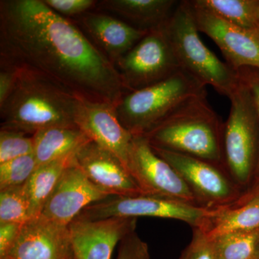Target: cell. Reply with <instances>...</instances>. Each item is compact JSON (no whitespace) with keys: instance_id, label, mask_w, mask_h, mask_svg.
<instances>
[{"instance_id":"cell-1","label":"cell","mask_w":259,"mask_h":259,"mask_svg":"<svg viewBox=\"0 0 259 259\" xmlns=\"http://www.w3.org/2000/svg\"><path fill=\"white\" fill-rule=\"evenodd\" d=\"M0 61L40 73L84 100L116 105L125 93L115 65L44 0L0 1Z\"/></svg>"},{"instance_id":"cell-2","label":"cell","mask_w":259,"mask_h":259,"mask_svg":"<svg viewBox=\"0 0 259 259\" xmlns=\"http://www.w3.org/2000/svg\"><path fill=\"white\" fill-rule=\"evenodd\" d=\"M16 83L0 106L1 129L33 136L53 127H77L81 98L36 71L19 68Z\"/></svg>"},{"instance_id":"cell-3","label":"cell","mask_w":259,"mask_h":259,"mask_svg":"<svg viewBox=\"0 0 259 259\" xmlns=\"http://www.w3.org/2000/svg\"><path fill=\"white\" fill-rule=\"evenodd\" d=\"M223 131L224 122L204 95L186 102L144 137L153 148L188 155L226 168Z\"/></svg>"},{"instance_id":"cell-4","label":"cell","mask_w":259,"mask_h":259,"mask_svg":"<svg viewBox=\"0 0 259 259\" xmlns=\"http://www.w3.org/2000/svg\"><path fill=\"white\" fill-rule=\"evenodd\" d=\"M207 95L206 86L183 70L151 86L127 92L115 105L121 124L144 136L186 102Z\"/></svg>"},{"instance_id":"cell-5","label":"cell","mask_w":259,"mask_h":259,"mask_svg":"<svg viewBox=\"0 0 259 259\" xmlns=\"http://www.w3.org/2000/svg\"><path fill=\"white\" fill-rule=\"evenodd\" d=\"M163 29L181 69L229 98L239 83L238 72L202 41L188 0L180 2Z\"/></svg>"},{"instance_id":"cell-6","label":"cell","mask_w":259,"mask_h":259,"mask_svg":"<svg viewBox=\"0 0 259 259\" xmlns=\"http://www.w3.org/2000/svg\"><path fill=\"white\" fill-rule=\"evenodd\" d=\"M229 99L231 110L223 131L225 166L231 178L245 192L254 179L258 161V113L249 88L240 77Z\"/></svg>"},{"instance_id":"cell-7","label":"cell","mask_w":259,"mask_h":259,"mask_svg":"<svg viewBox=\"0 0 259 259\" xmlns=\"http://www.w3.org/2000/svg\"><path fill=\"white\" fill-rule=\"evenodd\" d=\"M115 67L125 93L160 82L182 70L163 27L148 32Z\"/></svg>"},{"instance_id":"cell-8","label":"cell","mask_w":259,"mask_h":259,"mask_svg":"<svg viewBox=\"0 0 259 259\" xmlns=\"http://www.w3.org/2000/svg\"><path fill=\"white\" fill-rule=\"evenodd\" d=\"M212 212L207 207L163 197L110 196L90 204L76 218L88 221L110 218H166L183 221L192 228H202Z\"/></svg>"},{"instance_id":"cell-9","label":"cell","mask_w":259,"mask_h":259,"mask_svg":"<svg viewBox=\"0 0 259 259\" xmlns=\"http://www.w3.org/2000/svg\"><path fill=\"white\" fill-rule=\"evenodd\" d=\"M152 148L183 179L201 207L226 208L244 192L223 167L188 155Z\"/></svg>"},{"instance_id":"cell-10","label":"cell","mask_w":259,"mask_h":259,"mask_svg":"<svg viewBox=\"0 0 259 259\" xmlns=\"http://www.w3.org/2000/svg\"><path fill=\"white\" fill-rule=\"evenodd\" d=\"M127 170L144 195L200 206L183 179L153 151L144 136L133 138Z\"/></svg>"},{"instance_id":"cell-11","label":"cell","mask_w":259,"mask_h":259,"mask_svg":"<svg viewBox=\"0 0 259 259\" xmlns=\"http://www.w3.org/2000/svg\"><path fill=\"white\" fill-rule=\"evenodd\" d=\"M196 25L215 42L233 69H259V38L253 32L226 22L188 0Z\"/></svg>"},{"instance_id":"cell-12","label":"cell","mask_w":259,"mask_h":259,"mask_svg":"<svg viewBox=\"0 0 259 259\" xmlns=\"http://www.w3.org/2000/svg\"><path fill=\"white\" fill-rule=\"evenodd\" d=\"M108 197L110 195L89 180L74 158L65 168L40 216L58 224L69 226L83 209Z\"/></svg>"},{"instance_id":"cell-13","label":"cell","mask_w":259,"mask_h":259,"mask_svg":"<svg viewBox=\"0 0 259 259\" xmlns=\"http://www.w3.org/2000/svg\"><path fill=\"white\" fill-rule=\"evenodd\" d=\"M138 218L88 221L76 218L69 225L74 259H111L116 245L136 231Z\"/></svg>"},{"instance_id":"cell-14","label":"cell","mask_w":259,"mask_h":259,"mask_svg":"<svg viewBox=\"0 0 259 259\" xmlns=\"http://www.w3.org/2000/svg\"><path fill=\"white\" fill-rule=\"evenodd\" d=\"M69 226L39 217L24 223L18 239L0 259H73Z\"/></svg>"},{"instance_id":"cell-15","label":"cell","mask_w":259,"mask_h":259,"mask_svg":"<svg viewBox=\"0 0 259 259\" xmlns=\"http://www.w3.org/2000/svg\"><path fill=\"white\" fill-rule=\"evenodd\" d=\"M76 125L90 141L116 155L127 170L134 136L117 118L115 105L109 102L81 99L76 116Z\"/></svg>"},{"instance_id":"cell-16","label":"cell","mask_w":259,"mask_h":259,"mask_svg":"<svg viewBox=\"0 0 259 259\" xmlns=\"http://www.w3.org/2000/svg\"><path fill=\"white\" fill-rule=\"evenodd\" d=\"M74 160L89 180L108 195H144L120 158L94 141L81 146Z\"/></svg>"},{"instance_id":"cell-17","label":"cell","mask_w":259,"mask_h":259,"mask_svg":"<svg viewBox=\"0 0 259 259\" xmlns=\"http://www.w3.org/2000/svg\"><path fill=\"white\" fill-rule=\"evenodd\" d=\"M71 20L115 66L149 32L97 10Z\"/></svg>"},{"instance_id":"cell-18","label":"cell","mask_w":259,"mask_h":259,"mask_svg":"<svg viewBox=\"0 0 259 259\" xmlns=\"http://www.w3.org/2000/svg\"><path fill=\"white\" fill-rule=\"evenodd\" d=\"M175 0H102L95 10L121 19L140 30L161 28L178 6Z\"/></svg>"},{"instance_id":"cell-19","label":"cell","mask_w":259,"mask_h":259,"mask_svg":"<svg viewBox=\"0 0 259 259\" xmlns=\"http://www.w3.org/2000/svg\"><path fill=\"white\" fill-rule=\"evenodd\" d=\"M33 155L38 166L74 156L90 140L78 127H53L32 136Z\"/></svg>"},{"instance_id":"cell-20","label":"cell","mask_w":259,"mask_h":259,"mask_svg":"<svg viewBox=\"0 0 259 259\" xmlns=\"http://www.w3.org/2000/svg\"><path fill=\"white\" fill-rule=\"evenodd\" d=\"M209 238L240 231L259 230V202L235 208L212 209L202 228Z\"/></svg>"},{"instance_id":"cell-21","label":"cell","mask_w":259,"mask_h":259,"mask_svg":"<svg viewBox=\"0 0 259 259\" xmlns=\"http://www.w3.org/2000/svg\"><path fill=\"white\" fill-rule=\"evenodd\" d=\"M74 156L40 165L25 184L30 202V219L39 217L59 179Z\"/></svg>"},{"instance_id":"cell-22","label":"cell","mask_w":259,"mask_h":259,"mask_svg":"<svg viewBox=\"0 0 259 259\" xmlns=\"http://www.w3.org/2000/svg\"><path fill=\"white\" fill-rule=\"evenodd\" d=\"M194 4L240 28L254 32L258 0H193Z\"/></svg>"},{"instance_id":"cell-23","label":"cell","mask_w":259,"mask_h":259,"mask_svg":"<svg viewBox=\"0 0 259 259\" xmlns=\"http://www.w3.org/2000/svg\"><path fill=\"white\" fill-rule=\"evenodd\" d=\"M258 231L226 233L209 238L214 259H253Z\"/></svg>"},{"instance_id":"cell-24","label":"cell","mask_w":259,"mask_h":259,"mask_svg":"<svg viewBox=\"0 0 259 259\" xmlns=\"http://www.w3.org/2000/svg\"><path fill=\"white\" fill-rule=\"evenodd\" d=\"M30 220L25 185L0 190V225L25 223Z\"/></svg>"},{"instance_id":"cell-25","label":"cell","mask_w":259,"mask_h":259,"mask_svg":"<svg viewBox=\"0 0 259 259\" xmlns=\"http://www.w3.org/2000/svg\"><path fill=\"white\" fill-rule=\"evenodd\" d=\"M37 167L33 153L0 163V190L25 185Z\"/></svg>"},{"instance_id":"cell-26","label":"cell","mask_w":259,"mask_h":259,"mask_svg":"<svg viewBox=\"0 0 259 259\" xmlns=\"http://www.w3.org/2000/svg\"><path fill=\"white\" fill-rule=\"evenodd\" d=\"M32 153V136L14 130L0 129V163Z\"/></svg>"},{"instance_id":"cell-27","label":"cell","mask_w":259,"mask_h":259,"mask_svg":"<svg viewBox=\"0 0 259 259\" xmlns=\"http://www.w3.org/2000/svg\"><path fill=\"white\" fill-rule=\"evenodd\" d=\"M45 4L57 14L70 20L78 18L96 8L94 0H44Z\"/></svg>"},{"instance_id":"cell-28","label":"cell","mask_w":259,"mask_h":259,"mask_svg":"<svg viewBox=\"0 0 259 259\" xmlns=\"http://www.w3.org/2000/svg\"><path fill=\"white\" fill-rule=\"evenodd\" d=\"M190 243L181 253L178 259H214L208 237L198 228H192Z\"/></svg>"},{"instance_id":"cell-29","label":"cell","mask_w":259,"mask_h":259,"mask_svg":"<svg viewBox=\"0 0 259 259\" xmlns=\"http://www.w3.org/2000/svg\"><path fill=\"white\" fill-rule=\"evenodd\" d=\"M117 259H150L148 245L136 231L131 232L119 243Z\"/></svg>"},{"instance_id":"cell-30","label":"cell","mask_w":259,"mask_h":259,"mask_svg":"<svg viewBox=\"0 0 259 259\" xmlns=\"http://www.w3.org/2000/svg\"><path fill=\"white\" fill-rule=\"evenodd\" d=\"M236 71L240 79L248 86L252 94L255 107H256L259 122V69L255 68L243 67ZM253 180H254V184L259 181V153Z\"/></svg>"},{"instance_id":"cell-31","label":"cell","mask_w":259,"mask_h":259,"mask_svg":"<svg viewBox=\"0 0 259 259\" xmlns=\"http://www.w3.org/2000/svg\"><path fill=\"white\" fill-rule=\"evenodd\" d=\"M18 76V69L16 66L0 61V106L13 91Z\"/></svg>"},{"instance_id":"cell-32","label":"cell","mask_w":259,"mask_h":259,"mask_svg":"<svg viewBox=\"0 0 259 259\" xmlns=\"http://www.w3.org/2000/svg\"><path fill=\"white\" fill-rule=\"evenodd\" d=\"M24 223L0 225V258L4 257L18 239Z\"/></svg>"},{"instance_id":"cell-33","label":"cell","mask_w":259,"mask_h":259,"mask_svg":"<svg viewBox=\"0 0 259 259\" xmlns=\"http://www.w3.org/2000/svg\"><path fill=\"white\" fill-rule=\"evenodd\" d=\"M259 202V181L249 187L248 190L245 191L236 202L226 208H235V207H241L252 202Z\"/></svg>"},{"instance_id":"cell-34","label":"cell","mask_w":259,"mask_h":259,"mask_svg":"<svg viewBox=\"0 0 259 259\" xmlns=\"http://www.w3.org/2000/svg\"><path fill=\"white\" fill-rule=\"evenodd\" d=\"M253 33H255V35L259 38V0L258 10H257L256 20H255V30Z\"/></svg>"},{"instance_id":"cell-35","label":"cell","mask_w":259,"mask_h":259,"mask_svg":"<svg viewBox=\"0 0 259 259\" xmlns=\"http://www.w3.org/2000/svg\"><path fill=\"white\" fill-rule=\"evenodd\" d=\"M253 259H259V238L258 243H257L256 249H255L254 258Z\"/></svg>"},{"instance_id":"cell-36","label":"cell","mask_w":259,"mask_h":259,"mask_svg":"<svg viewBox=\"0 0 259 259\" xmlns=\"http://www.w3.org/2000/svg\"><path fill=\"white\" fill-rule=\"evenodd\" d=\"M73 259H74V258H73Z\"/></svg>"}]
</instances>
